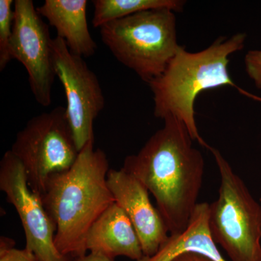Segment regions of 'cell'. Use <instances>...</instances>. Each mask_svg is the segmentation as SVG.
I'll list each match as a JSON object with an SVG mask.
<instances>
[{
	"instance_id": "cell-12",
	"label": "cell",
	"mask_w": 261,
	"mask_h": 261,
	"mask_svg": "<svg viewBox=\"0 0 261 261\" xmlns=\"http://www.w3.org/2000/svg\"><path fill=\"white\" fill-rule=\"evenodd\" d=\"M87 0H45L38 13L56 29L57 37L64 41L69 50L81 58L94 56L97 45L87 23Z\"/></svg>"
},
{
	"instance_id": "cell-14",
	"label": "cell",
	"mask_w": 261,
	"mask_h": 261,
	"mask_svg": "<svg viewBox=\"0 0 261 261\" xmlns=\"http://www.w3.org/2000/svg\"><path fill=\"white\" fill-rule=\"evenodd\" d=\"M92 25L101 28L113 20L126 18L145 10L168 8L175 13L182 12L186 4L183 0H94Z\"/></svg>"
},
{
	"instance_id": "cell-16",
	"label": "cell",
	"mask_w": 261,
	"mask_h": 261,
	"mask_svg": "<svg viewBox=\"0 0 261 261\" xmlns=\"http://www.w3.org/2000/svg\"><path fill=\"white\" fill-rule=\"evenodd\" d=\"M15 242L1 237L0 261H38L37 257L27 248L23 250L14 247Z\"/></svg>"
},
{
	"instance_id": "cell-4",
	"label": "cell",
	"mask_w": 261,
	"mask_h": 261,
	"mask_svg": "<svg viewBox=\"0 0 261 261\" xmlns=\"http://www.w3.org/2000/svg\"><path fill=\"white\" fill-rule=\"evenodd\" d=\"M117 61L148 84L162 74L179 48L175 12L159 8L113 20L99 28Z\"/></svg>"
},
{
	"instance_id": "cell-6",
	"label": "cell",
	"mask_w": 261,
	"mask_h": 261,
	"mask_svg": "<svg viewBox=\"0 0 261 261\" xmlns=\"http://www.w3.org/2000/svg\"><path fill=\"white\" fill-rule=\"evenodd\" d=\"M10 151L23 165L29 187L42 196L49 178L69 169L80 153L66 108L58 106L31 118Z\"/></svg>"
},
{
	"instance_id": "cell-11",
	"label": "cell",
	"mask_w": 261,
	"mask_h": 261,
	"mask_svg": "<svg viewBox=\"0 0 261 261\" xmlns=\"http://www.w3.org/2000/svg\"><path fill=\"white\" fill-rule=\"evenodd\" d=\"M86 248L113 259L125 256L134 260L144 257L140 238L125 211L115 202L89 230Z\"/></svg>"
},
{
	"instance_id": "cell-13",
	"label": "cell",
	"mask_w": 261,
	"mask_h": 261,
	"mask_svg": "<svg viewBox=\"0 0 261 261\" xmlns=\"http://www.w3.org/2000/svg\"><path fill=\"white\" fill-rule=\"evenodd\" d=\"M209 211L210 204H197L184 232L169 235L155 255L144 256L137 261H173L185 252L200 254L213 261H226L211 237L208 225Z\"/></svg>"
},
{
	"instance_id": "cell-2",
	"label": "cell",
	"mask_w": 261,
	"mask_h": 261,
	"mask_svg": "<svg viewBox=\"0 0 261 261\" xmlns=\"http://www.w3.org/2000/svg\"><path fill=\"white\" fill-rule=\"evenodd\" d=\"M89 142L74 164L49 178L42 199L56 226L55 245L65 256L87 255L86 238L92 225L116 202L108 185L109 162Z\"/></svg>"
},
{
	"instance_id": "cell-7",
	"label": "cell",
	"mask_w": 261,
	"mask_h": 261,
	"mask_svg": "<svg viewBox=\"0 0 261 261\" xmlns=\"http://www.w3.org/2000/svg\"><path fill=\"white\" fill-rule=\"evenodd\" d=\"M51 55L56 76L64 88L67 116L80 152L94 141V122L105 107L102 87L83 58L73 54L61 38H53Z\"/></svg>"
},
{
	"instance_id": "cell-3",
	"label": "cell",
	"mask_w": 261,
	"mask_h": 261,
	"mask_svg": "<svg viewBox=\"0 0 261 261\" xmlns=\"http://www.w3.org/2000/svg\"><path fill=\"white\" fill-rule=\"evenodd\" d=\"M247 35L238 33L221 37L197 53L179 48L162 74L149 82L154 100V116L164 120L173 116L185 123L193 140L206 148L195 121L196 98L203 91L229 86L238 89L228 70L229 56L245 47Z\"/></svg>"
},
{
	"instance_id": "cell-19",
	"label": "cell",
	"mask_w": 261,
	"mask_h": 261,
	"mask_svg": "<svg viewBox=\"0 0 261 261\" xmlns=\"http://www.w3.org/2000/svg\"><path fill=\"white\" fill-rule=\"evenodd\" d=\"M73 261H114L113 259L100 255V254L92 253L90 252L89 255L84 256L76 257Z\"/></svg>"
},
{
	"instance_id": "cell-17",
	"label": "cell",
	"mask_w": 261,
	"mask_h": 261,
	"mask_svg": "<svg viewBox=\"0 0 261 261\" xmlns=\"http://www.w3.org/2000/svg\"><path fill=\"white\" fill-rule=\"evenodd\" d=\"M247 74L257 89H261V50L247 51L245 58Z\"/></svg>"
},
{
	"instance_id": "cell-15",
	"label": "cell",
	"mask_w": 261,
	"mask_h": 261,
	"mask_svg": "<svg viewBox=\"0 0 261 261\" xmlns=\"http://www.w3.org/2000/svg\"><path fill=\"white\" fill-rule=\"evenodd\" d=\"M13 0H0V71L12 61L10 44L13 35Z\"/></svg>"
},
{
	"instance_id": "cell-8",
	"label": "cell",
	"mask_w": 261,
	"mask_h": 261,
	"mask_svg": "<svg viewBox=\"0 0 261 261\" xmlns=\"http://www.w3.org/2000/svg\"><path fill=\"white\" fill-rule=\"evenodd\" d=\"M0 190L18 213L25 233V248L33 252L38 261H73L57 249L56 225L42 197L29 187L23 165L10 150L0 161Z\"/></svg>"
},
{
	"instance_id": "cell-9",
	"label": "cell",
	"mask_w": 261,
	"mask_h": 261,
	"mask_svg": "<svg viewBox=\"0 0 261 261\" xmlns=\"http://www.w3.org/2000/svg\"><path fill=\"white\" fill-rule=\"evenodd\" d=\"M49 27L43 21L32 0H15L12 59L28 72L29 85L36 101L43 107L51 104V88L56 78Z\"/></svg>"
},
{
	"instance_id": "cell-18",
	"label": "cell",
	"mask_w": 261,
	"mask_h": 261,
	"mask_svg": "<svg viewBox=\"0 0 261 261\" xmlns=\"http://www.w3.org/2000/svg\"><path fill=\"white\" fill-rule=\"evenodd\" d=\"M173 261H213L208 257L195 253V252H185L178 255Z\"/></svg>"
},
{
	"instance_id": "cell-20",
	"label": "cell",
	"mask_w": 261,
	"mask_h": 261,
	"mask_svg": "<svg viewBox=\"0 0 261 261\" xmlns=\"http://www.w3.org/2000/svg\"><path fill=\"white\" fill-rule=\"evenodd\" d=\"M247 97L252 98V99H255V100L259 101V102H261V97H257L256 95H254V94H252L249 93V92H247L246 95Z\"/></svg>"
},
{
	"instance_id": "cell-10",
	"label": "cell",
	"mask_w": 261,
	"mask_h": 261,
	"mask_svg": "<svg viewBox=\"0 0 261 261\" xmlns=\"http://www.w3.org/2000/svg\"><path fill=\"white\" fill-rule=\"evenodd\" d=\"M107 180L116 203L135 226L144 256H153L167 240L169 232L162 216L149 200L148 190L123 168L110 169Z\"/></svg>"
},
{
	"instance_id": "cell-5",
	"label": "cell",
	"mask_w": 261,
	"mask_h": 261,
	"mask_svg": "<svg viewBox=\"0 0 261 261\" xmlns=\"http://www.w3.org/2000/svg\"><path fill=\"white\" fill-rule=\"evenodd\" d=\"M207 149L221 176L219 197L210 204L211 237L231 261H261V205L219 149Z\"/></svg>"
},
{
	"instance_id": "cell-1",
	"label": "cell",
	"mask_w": 261,
	"mask_h": 261,
	"mask_svg": "<svg viewBox=\"0 0 261 261\" xmlns=\"http://www.w3.org/2000/svg\"><path fill=\"white\" fill-rule=\"evenodd\" d=\"M137 154L127 156L123 168L150 192L169 235L185 231L197 205L205 161L183 122L173 116Z\"/></svg>"
}]
</instances>
